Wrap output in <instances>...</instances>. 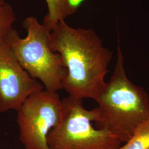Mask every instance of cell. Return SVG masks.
<instances>
[{"label":"cell","instance_id":"1","mask_svg":"<svg viewBox=\"0 0 149 149\" xmlns=\"http://www.w3.org/2000/svg\"><path fill=\"white\" fill-rule=\"evenodd\" d=\"M50 47L60 55L67 70L63 89L70 96L96 101L106 84L113 56L96 32L90 28H73L61 21L51 31Z\"/></svg>","mask_w":149,"mask_h":149},{"label":"cell","instance_id":"2","mask_svg":"<svg viewBox=\"0 0 149 149\" xmlns=\"http://www.w3.org/2000/svg\"><path fill=\"white\" fill-rule=\"evenodd\" d=\"M117 42L114 72L96 99L98 107L95 108V123L97 128L110 132L125 143L139 125L149 117V95L129 79L119 34Z\"/></svg>","mask_w":149,"mask_h":149},{"label":"cell","instance_id":"3","mask_svg":"<svg viewBox=\"0 0 149 149\" xmlns=\"http://www.w3.org/2000/svg\"><path fill=\"white\" fill-rule=\"evenodd\" d=\"M27 31L22 38L13 29L4 39L16 58L29 75L40 80L46 90L57 92L63 89V81L67 74L61 56L50 47L51 31L34 17L23 23Z\"/></svg>","mask_w":149,"mask_h":149},{"label":"cell","instance_id":"4","mask_svg":"<svg viewBox=\"0 0 149 149\" xmlns=\"http://www.w3.org/2000/svg\"><path fill=\"white\" fill-rule=\"evenodd\" d=\"M82 99L69 96L62 100V115L48 136L50 149H118L121 141L110 132L95 128V108L87 110Z\"/></svg>","mask_w":149,"mask_h":149},{"label":"cell","instance_id":"5","mask_svg":"<svg viewBox=\"0 0 149 149\" xmlns=\"http://www.w3.org/2000/svg\"><path fill=\"white\" fill-rule=\"evenodd\" d=\"M17 112L19 140L24 149H50L48 135L62 115L58 93L44 89L33 93Z\"/></svg>","mask_w":149,"mask_h":149},{"label":"cell","instance_id":"6","mask_svg":"<svg viewBox=\"0 0 149 149\" xmlns=\"http://www.w3.org/2000/svg\"><path fill=\"white\" fill-rule=\"evenodd\" d=\"M44 88L22 66L5 40L0 38V112L17 111L29 96Z\"/></svg>","mask_w":149,"mask_h":149},{"label":"cell","instance_id":"7","mask_svg":"<svg viewBox=\"0 0 149 149\" xmlns=\"http://www.w3.org/2000/svg\"><path fill=\"white\" fill-rule=\"evenodd\" d=\"M48 13L44 18L43 24L52 29L59 21H65L77 11L73 5L74 0H45Z\"/></svg>","mask_w":149,"mask_h":149},{"label":"cell","instance_id":"8","mask_svg":"<svg viewBox=\"0 0 149 149\" xmlns=\"http://www.w3.org/2000/svg\"><path fill=\"white\" fill-rule=\"evenodd\" d=\"M118 149H149V117L139 125L130 139Z\"/></svg>","mask_w":149,"mask_h":149},{"label":"cell","instance_id":"9","mask_svg":"<svg viewBox=\"0 0 149 149\" xmlns=\"http://www.w3.org/2000/svg\"><path fill=\"white\" fill-rule=\"evenodd\" d=\"M16 19L12 6L5 0H0V38L5 39L13 29Z\"/></svg>","mask_w":149,"mask_h":149}]
</instances>
